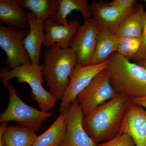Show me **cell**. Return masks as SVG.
<instances>
[{"label":"cell","mask_w":146,"mask_h":146,"mask_svg":"<svg viewBox=\"0 0 146 146\" xmlns=\"http://www.w3.org/2000/svg\"><path fill=\"white\" fill-rule=\"evenodd\" d=\"M131 100L118 94L84 116V128L96 143L104 142L119 132L120 127Z\"/></svg>","instance_id":"1"},{"label":"cell","mask_w":146,"mask_h":146,"mask_svg":"<svg viewBox=\"0 0 146 146\" xmlns=\"http://www.w3.org/2000/svg\"><path fill=\"white\" fill-rule=\"evenodd\" d=\"M106 69L117 94H124L131 100L146 96V70L143 66L115 52L110 56Z\"/></svg>","instance_id":"2"},{"label":"cell","mask_w":146,"mask_h":146,"mask_svg":"<svg viewBox=\"0 0 146 146\" xmlns=\"http://www.w3.org/2000/svg\"><path fill=\"white\" fill-rule=\"evenodd\" d=\"M44 57L42 65L46 86L57 100H61L77 64L76 55L70 48H62L56 44L45 51Z\"/></svg>","instance_id":"3"},{"label":"cell","mask_w":146,"mask_h":146,"mask_svg":"<svg viewBox=\"0 0 146 146\" xmlns=\"http://www.w3.org/2000/svg\"><path fill=\"white\" fill-rule=\"evenodd\" d=\"M1 83L7 88L9 81L16 78L19 83H27L31 89L30 96L35 100L41 111L48 112L54 107L57 100L42 86L44 82L43 66L31 64L22 65L9 70L3 67L0 70Z\"/></svg>","instance_id":"4"},{"label":"cell","mask_w":146,"mask_h":146,"mask_svg":"<svg viewBox=\"0 0 146 146\" xmlns=\"http://www.w3.org/2000/svg\"><path fill=\"white\" fill-rule=\"evenodd\" d=\"M7 88L9 92V101L6 109L0 115V122L14 121L35 132L40 130L42 123L51 116L52 113L39 111L27 105L18 96L11 83H9Z\"/></svg>","instance_id":"5"},{"label":"cell","mask_w":146,"mask_h":146,"mask_svg":"<svg viewBox=\"0 0 146 146\" xmlns=\"http://www.w3.org/2000/svg\"><path fill=\"white\" fill-rule=\"evenodd\" d=\"M29 30L5 27L0 24V47L7 55L5 62L7 68L13 69L22 65L31 64L24 45Z\"/></svg>","instance_id":"6"},{"label":"cell","mask_w":146,"mask_h":146,"mask_svg":"<svg viewBox=\"0 0 146 146\" xmlns=\"http://www.w3.org/2000/svg\"><path fill=\"white\" fill-rule=\"evenodd\" d=\"M118 94L111 85L109 73L106 68L93 78L76 100L81 106L84 116Z\"/></svg>","instance_id":"7"},{"label":"cell","mask_w":146,"mask_h":146,"mask_svg":"<svg viewBox=\"0 0 146 146\" xmlns=\"http://www.w3.org/2000/svg\"><path fill=\"white\" fill-rule=\"evenodd\" d=\"M99 27L94 18L84 21L71 40L70 48L76 58L77 64L89 65L96 49Z\"/></svg>","instance_id":"8"},{"label":"cell","mask_w":146,"mask_h":146,"mask_svg":"<svg viewBox=\"0 0 146 146\" xmlns=\"http://www.w3.org/2000/svg\"><path fill=\"white\" fill-rule=\"evenodd\" d=\"M109 58L106 61L96 65H76L70 77V84L61 100L59 111L70 105L79 94L83 91L93 78L102 70L107 68Z\"/></svg>","instance_id":"9"},{"label":"cell","mask_w":146,"mask_h":146,"mask_svg":"<svg viewBox=\"0 0 146 146\" xmlns=\"http://www.w3.org/2000/svg\"><path fill=\"white\" fill-rule=\"evenodd\" d=\"M83 118L81 106L76 99L70 106L67 132L61 146H98L84 128Z\"/></svg>","instance_id":"10"},{"label":"cell","mask_w":146,"mask_h":146,"mask_svg":"<svg viewBox=\"0 0 146 146\" xmlns=\"http://www.w3.org/2000/svg\"><path fill=\"white\" fill-rule=\"evenodd\" d=\"M119 133L128 134L136 146H146V110L131 102L123 118Z\"/></svg>","instance_id":"11"},{"label":"cell","mask_w":146,"mask_h":146,"mask_svg":"<svg viewBox=\"0 0 146 146\" xmlns=\"http://www.w3.org/2000/svg\"><path fill=\"white\" fill-rule=\"evenodd\" d=\"M90 9L91 15L96 21L99 29L106 30L113 33L125 18L135 9H119L108 5L107 2L103 1L93 2L90 5Z\"/></svg>","instance_id":"12"},{"label":"cell","mask_w":146,"mask_h":146,"mask_svg":"<svg viewBox=\"0 0 146 146\" xmlns=\"http://www.w3.org/2000/svg\"><path fill=\"white\" fill-rule=\"evenodd\" d=\"M44 27L45 40L43 44L49 48L56 44L60 48L66 49L70 48L72 38L80 26L77 20H72L68 25H64L48 18L44 21Z\"/></svg>","instance_id":"13"},{"label":"cell","mask_w":146,"mask_h":146,"mask_svg":"<svg viewBox=\"0 0 146 146\" xmlns=\"http://www.w3.org/2000/svg\"><path fill=\"white\" fill-rule=\"evenodd\" d=\"M27 17L29 30L25 39L24 45L32 65L38 66L42 45L45 40V21L37 18L31 12L27 13Z\"/></svg>","instance_id":"14"},{"label":"cell","mask_w":146,"mask_h":146,"mask_svg":"<svg viewBox=\"0 0 146 146\" xmlns=\"http://www.w3.org/2000/svg\"><path fill=\"white\" fill-rule=\"evenodd\" d=\"M8 123L0 125V141L3 146H33L38 138L33 130L21 125L8 126Z\"/></svg>","instance_id":"15"},{"label":"cell","mask_w":146,"mask_h":146,"mask_svg":"<svg viewBox=\"0 0 146 146\" xmlns=\"http://www.w3.org/2000/svg\"><path fill=\"white\" fill-rule=\"evenodd\" d=\"M70 106L60 112V115L53 123L44 133L38 136L33 146L62 145L67 132Z\"/></svg>","instance_id":"16"},{"label":"cell","mask_w":146,"mask_h":146,"mask_svg":"<svg viewBox=\"0 0 146 146\" xmlns=\"http://www.w3.org/2000/svg\"><path fill=\"white\" fill-rule=\"evenodd\" d=\"M119 38L115 33L99 29L96 49L89 65L101 64L108 59L112 53L117 52Z\"/></svg>","instance_id":"17"},{"label":"cell","mask_w":146,"mask_h":146,"mask_svg":"<svg viewBox=\"0 0 146 146\" xmlns=\"http://www.w3.org/2000/svg\"><path fill=\"white\" fill-rule=\"evenodd\" d=\"M21 7L18 0H1L0 19L7 26L25 29L28 22Z\"/></svg>","instance_id":"18"},{"label":"cell","mask_w":146,"mask_h":146,"mask_svg":"<svg viewBox=\"0 0 146 146\" xmlns=\"http://www.w3.org/2000/svg\"><path fill=\"white\" fill-rule=\"evenodd\" d=\"M143 6L139 5L123 21L115 34L118 38L131 36L141 38L143 33L144 16Z\"/></svg>","instance_id":"19"},{"label":"cell","mask_w":146,"mask_h":146,"mask_svg":"<svg viewBox=\"0 0 146 146\" xmlns=\"http://www.w3.org/2000/svg\"><path fill=\"white\" fill-rule=\"evenodd\" d=\"M74 10L78 11L81 13L84 21L92 17L90 5L87 0H58L57 11L50 19L58 23L68 25L69 22L67 17Z\"/></svg>","instance_id":"20"},{"label":"cell","mask_w":146,"mask_h":146,"mask_svg":"<svg viewBox=\"0 0 146 146\" xmlns=\"http://www.w3.org/2000/svg\"><path fill=\"white\" fill-rule=\"evenodd\" d=\"M21 6L28 9L37 18L45 21L53 16L58 6V0H18Z\"/></svg>","instance_id":"21"},{"label":"cell","mask_w":146,"mask_h":146,"mask_svg":"<svg viewBox=\"0 0 146 146\" xmlns=\"http://www.w3.org/2000/svg\"><path fill=\"white\" fill-rule=\"evenodd\" d=\"M141 38L131 36L119 38L117 52L127 59H133L141 46Z\"/></svg>","instance_id":"22"},{"label":"cell","mask_w":146,"mask_h":146,"mask_svg":"<svg viewBox=\"0 0 146 146\" xmlns=\"http://www.w3.org/2000/svg\"><path fill=\"white\" fill-rule=\"evenodd\" d=\"M133 139L128 134L119 133L114 138L98 145V146H135Z\"/></svg>","instance_id":"23"},{"label":"cell","mask_w":146,"mask_h":146,"mask_svg":"<svg viewBox=\"0 0 146 146\" xmlns=\"http://www.w3.org/2000/svg\"><path fill=\"white\" fill-rule=\"evenodd\" d=\"M141 40L140 48L133 59V62L135 63L146 59V11L144 16L143 29Z\"/></svg>","instance_id":"24"},{"label":"cell","mask_w":146,"mask_h":146,"mask_svg":"<svg viewBox=\"0 0 146 146\" xmlns=\"http://www.w3.org/2000/svg\"><path fill=\"white\" fill-rule=\"evenodd\" d=\"M137 1L136 0H114L110 2L107 3L108 5L115 8L130 10L137 7Z\"/></svg>","instance_id":"25"},{"label":"cell","mask_w":146,"mask_h":146,"mask_svg":"<svg viewBox=\"0 0 146 146\" xmlns=\"http://www.w3.org/2000/svg\"><path fill=\"white\" fill-rule=\"evenodd\" d=\"M131 101L133 103L146 108V96L138 98L133 99Z\"/></svg>","instance_id":"26"},{"label":"cell","mask_w":146,"mask_h":146,"mask_svg":"<svg viewBox=\"0 0 146 146\" xmlns=\"http://www.w3.org/2000/svg\"><path fill=\"white\" fill-rule=\"evenodd\" d=\"M136 63L139 64V65H141V66H143L146 70V59L143 60V61H140V62H138V63Z\"/></svg>","instance_id":"27"},{"label":"cell","mask_w":146,"mask_h":146,"mask_svg":"<svg viewBox=\"0 0 146 146\" xmlns=\"http://www.w3.org/2000/svg\"><path fill=\"white\" fill-rule=\"evenodd\" d=\"M0 146H3L2 143L1 141H0Z\"/></svg>","instance_id":"28"},{"label":"cell","mask_w":146,"mask_h":146,"mask_svg":"<svg viewBox=\"0 0 146 146\" xmlns=\"http://www.w3.org/2000/svg\"><path fill=\"white\" fill-rule=\"evenodd\" d=\"M144 2H145V3H146V0H144Z\"/></svg>","instance_id":"29"}]
</instances>
